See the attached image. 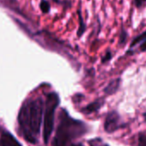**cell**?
<instances>
[{
	"label": "cell",
	"instance_id": "13",
	"mask_svg": "<svg viewBox=\"0 0 146 146\" xmlns=\"http://www.w3.org/2000/svg\"><path fill=\"white\" fill-rule=\"evenodd\" d=\"M138 146H146V133H139L138 138Z\"/></svg>",
	"mask_w": 146,
	"mask_h": 146
},
{
	"label": "cell",
	"instance_id": "5",
	"mask_svg": "<svg viewBox=\"0 0 146 146\" xmlns=\"http://www.w3.org/2000/svg\"><path fill=\"white\" fill-rule=\"evenodd\" d=\"M0 146H21V145L9 133H4L0 139Z\"/></svg>",
	"mask_w": 146,
	"mask_h": 146
},
{
	"label": "cell",
	"instance_id": "17",
	"mask_svg": "<svg viewBox=\"0 0 146 146\" xmlns=\"http://www.w3.org/2000/svg\"><path fill=\"white\" fill-rule=\"evenodd\" d=\"M75 146H82V145H75Z\"/></svg>",
	"mask_w": 146,
	"mask_h": 146
},
{
	"label": "cell",
	"instance_id": "14",
	"mask_svg": "<svg viewBox=\"0 0 146 146\" xmlns=\"http://www.w3.org/2000/svg\"><path fill=\"white\" fill-rule=\"evenodd\" d=\"M112 57H113V54H112V52L109 50H107V52L105 53V55L103 56V58H102V63H105V62H108L109 61H110L111 59H112Z\"/></svg>",
	"mask_w": 146,
	"mask_h": 146
},
{
	"label": "cell",
	"instance_id": "3",
	"mask_svg": "<svg viewBox=\"0 0 146 146\" xmlns=\"http://www.w3.org/2000/svg\"><path fill=\"white\" fill-rule=\"evenodd\" d=\"M60 103L58 95L56 92H50L47 96L45 103V110L44 117V129H43V139L45 144L48 143L54 127V115L56 109Z\"/></svg>",
	"mask_w": 146,
	"mask_h": 146
},
{
	"label": "cell",
	"instance_id": "16",
	"mask_svg": "<svg viewBox=\"0 0 146 146\" xmlns=\"http://www.w3.org/2000/svg\"><path fill=\"white\" fill-rule=\"evenodd\" d=\"M140 50L142 52L146 51V40H145L143 43H141V44H140Z\"/></svg>",
	"mask_w": 146,
	"mask_h": 146
},
{
	"label": "cell",
	"instance_id": "9",
	"mask_svg": "<svg viewBox=\"0 0 146 146\" xmlns=\"http://www.w3.org/2000/svg\"><path fill=\"white\" fill-rule=\"evenodd\" d=\"M145 40H146V30L145 32L141 33L140 34H139L138 36H136V37L133 39V41L131 42V44H130V45H129V49L132 50L134 46H136L137 44H140V43H143Z\"/></svg>",
	"mask_w": 146,
	"mask_h": 146
},
{
	"label": "cell",
	"instance_id": "6",
	"mask_svg": "<svg viewBox=\"0 0 146 146\" xmlns=\"http://www.w3.org/2000/svg\"><path fill=\"white\" fill-rule=\"evenodd\" d=\"M121 84V78H116L113 80H111L107 86L104 88V92L107 95H113L115 93H116L118 92V90L120 89Z\"/></svg>",
	"mask_w": 146,
	"mask_h": 146
},
{
	"label": "cell",
	"instance_id": "4",
	"mask_svg": "<svg viewBox=\"0 0 146 146\" xmlns=\"http://www.w3.org/2000/svg\"><path fill=\"white\" fill-rule=\"evenodd\" d=\"M121 127V117L116 111L110 112L104 121V130L108 133H112Z\"/></svg>",
	"mask_w": 146,
	"mask_h": 146
},
{
	"label": "cell",
	"instance_id": "12",
	"mask_svg": "<svg viewBox=\"0 0 146 146\" xmlns=\"http://www.w3.org/2000/svg\"><path fill=\"white\" fill-rule=\"evenodd\" d=\"M89 145L91 146H110L109 145L105 144L102 139H94L89 141Z\"/></svg>",
	"mask_w": 146,
	"mask_h": 146
},
{
	"label": "cell",
	"instance_id": "8",
	"mask_svg": "<svg viewBox=\"0 0 146 146\" xmlns=\"http://www.w3.org/2000/svg\"><path fill=\"white\" fill-rule=\"evenodd\" d=\"M78 16H79V28H78V31H77V36L81 37L84 34V33L86 32V23H85V21L83 20L80 9L78 10Z\"/></svg>",
	"mask_w": 146,
	"mask_h": 146
},
{
	"label": "cell",
	"instance_id": "15",
	"mask_svg": "<svg viewBox=\"0 0 146 146\" xmlns=\"http://www.w3.org/2000/svg\"><path fill=\"white\" fill-rule=\"evenodd\" d=\"M133 2H134L135 7L140 8V7H142V6L145 3L146 0H133Z\"/></svg>",
	"mask_w": 146,
	"mask_h": 146
},
{
	"label": "cell",
	"instance_id": "1",
	"mask_svg": "<svg viewBox=\"0 0 146 146\" xmlns=\"http://www.w3.org/2000/svg\"><path fill=\"white\" fill-rule=\"evenodd\" d=\"M43 110V100L38 98L27 102L19 112L18 121L23 136L32 144L37 142V136L40 132Z\"/></svg>",
	"mask_w": 146,
	"mask_h": 146
},
{
	"label": "cell",
	"instance_id": "7",
	"mask_svg": "<svg viewBox=\"0 0 146 146\" xmlns=\"http://www.w3.org/2000/svg\"><path fill=\"white\" fill-rule=\"evenodd\" d=\"M104 104V100L102 99H98L92 103H91L90 104H88L85 109H83V112L85 114H91L93 112H97Z\"/></svg>",
	"mask_w": 146,
	"mask_h": 146
},
{
	"label": "cell",
	"instance_id": "10",
	"mask_svg": "<svg viewBox=\"0 0 146 146\" xmlns=\"http://www.w3.org/2000/svg\"><path fill=\"white\" fill-rule=\"evenodd\" d=\"M127 31L122 28L120 32V36H119V44L120 45H124L127 42Z\"/></svg>",
	"mask_w": 146,
	"mask_h": 146
},
{
	"label": "cell",
	"instance_id": "11",
	"mask_svg": "<svg viewBox=\"0 0 146 146\" xmlns=\"http://www.w3.org/2000/svg\"><path fill=\"white\" fill-rule=\"evenodd\" d=\"M39 7H40V9L42 10L43 13H48L50 12V3L46 0H42L40 2V4H39Z\"/></svg>",
	"mask_w": 146,
	"mask_h": 146
},
{
	"label": "cell",
	"instance_id": "2",
	"mask_svg": "<svg viewBox=\"0 0 146 146\" xmlns=\"http://www.w3.org/2000/svg\"><path fill=\"white\" fill-rule=\"evenodd\" d=\"M60 118L53 146H67L68 141L82 136L86 132V126L83 122L69 117L66 111L63 110Z\"/></svg>",
	"mask_w": 146,
	"mask_h": 146
}]
</instances>
